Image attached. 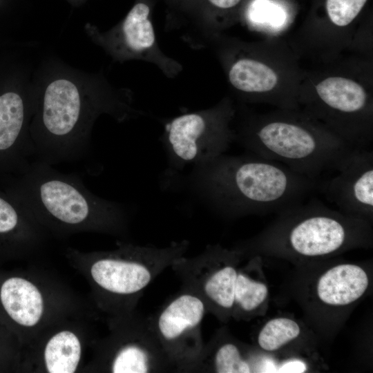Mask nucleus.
I'll list each match as a JSON object with an SVG mask.
<instances>
[{
    "instance_id": "1a4fd4ad",
    "label": "nucleus",
    "mask_w": 373,
    "mask_h": 373,
    "mask_svg": "<svg viewBox=\"0 0 373 373\" xmlns=\"http://www.w3.org/2000/svg\"><path fill=\"white\" fill-rule=\"evenodd\" d=\"M152 6L151 0H137L125 18L111 32L112 44L126 57L154 64L166 75L173 77L182 67L167 57L157 44L151 21Z\"/></svg>"
},
{
    "instance_id": "423d86ee",
    "label": "nucleus",
    "mask_w": 373,
    "mask_h": 373,
    "mask_svg": "<svg viewBox=\"0 0 373 373\" xmlns=\"http://www.w3.org/2000/svg\"><path fill=\"white\" fill-rule=\"evenodd\" d=\"M226 61L228 81L247 99L279 108H299L298 75L284 62L251 49L236 50Z\"/></svg>"
},
{
    "instance_id": "f3484780",
    "label": "nucleus",
    "mask_w": 373,
    "mask_h": 373,
    "mask_svg": "<svg viewBox=\"0 0 373 373\" xmlns=\"http://www.w3.org/2000/svg\"><path fill=\"white\" fill-rule=\"evenodd\" d=\"M300 334V327L293 320L277 318L268 321L260 330L258 341L261 348L274 351Z\"/></svg>"
},
{
    "instance_id": "2eb2a0df",
    "label": "nucleus",
    "mask_w": 373,
    "mask_h": 373,
    "mask_svg": "<svg viewBox=\"0 0 373 373\" xmlns=\"http://www.w3.org/2000/svg\"><path fill=\"white\" fill-rule=\"evenodd\" d=\"M81 345L77 336L70 331L54 335L48 342L44 358L50 373H73L79 364Z\"/></svg>"
},
{
    "instance_id": "f257e3e1",
    "label": "nucleus",
    "mask_w": 373,
    "mask_h": 373,
    "mask_svg": "<svg viewBox=\"0 0 373 373\" xmlns=\"http://www.w3.org/2000/svg\"><path fill=\"white\" fill-rule=\"evenodd\" d=\"M188 183L205 204L229 216L282 211L303 202L319 185L279 162L248 152L224 153L193 166Z\"/></svg>"
},
{
    "instance_id": "6ab92c4d",
    "label": "nucleus",
    "mask_w": 373,
    "mask_h": 373,
    "mask_svg": "<svg viewBox=\"0 0 373 373\" xmlns=\"http://www.w3.org/2000/svg\"><path fill=\"white\" fill-rule=\"evenodd\" d=\"M267 294L268 289L264 283L254 280L245 274H238L234 304L242 309L247 312L255 309L265 301Z\"/></svg>"
},
{
    "instance_id": "6e6552de",
    "label": "nucleus",
    "mask_w": 373,
    "mask_h": 373,
    "mask_svg": "<svg viewBox=\"0 0 373 373\" xmlns=\"http://www.w3.org/2000/svg\"><path fill=\"white\" fill-rule=\"evenodd\" d=\"M335 176L320 183L327 198L343 214L361 220L373 212V151L351 148L335 168Z\"/></svg>"
},
{
    "instance_id": "f8f14e48",
    "label": "nucleus",
    "mask_w": 373,
    "mask_h": 373,
    "mask_svg": "<svg viewBox=\"0 0 373 373\" xmlns=\"http://www.w3.org/2000/svg\"><path fill=\"white\" fill-rule=\"evenodd\" d=\"M368 284V276L361 267L352 264L339 265L321 276L317 284V294L325 304L346 305L361 298Z\"/></svg>"
},
{
    "instance_id": "4468645a",
    "label": "nucleus",
    "mask_w": 373,
    "mask_h": 373,
    "mask_svg": "<svg viewBox=\"0 0 373 373\" xmlns=\"http://www.w3.org/2000/svg\"><path fill=\"white\" fill-rule=\"evenodd\" d=\"M26 106L22 97L15 92L0 95V152L17 150L21 156L33 157L31 141L23 135ZM31 161V160H30Z\"/></svg>"
},
{
    "instance_id": "dca6fc26",
    "label": "nucleus",
    "mask_w": 373,
    "mask_h": 373,
    "mask_svg": "<svg viewBox=\"0 0 373 373\" xmlns=\"http://www.w3.org/2000/svg\"><path fill=\"white\" fill-rule=\"evenodd\" d=\"M237 275L232 266H225L212 272L203 280L204 295L223 309L231 308L234 305Z\"/></svg>"
},
{
    "instance_id": "9d476101",
    "label": "nucleus",
    "mask_w": 373,
    "mask_h": 373,
    "mask_svg": "<svg viewBox=\"0 0 373 373\" xmlns=\"http://www.w3.org/2000/svg\"><path fill=\"white\" fill-rule=\"evenodd\" d=\"M146 263L139 260L102 258L93 263L90 272L93 280L103 289L115 294H131L141 291L153 278L152 270L145 265Z\"/></svg>"
},
{
    "instance_id": "aec40b11",
    "label": "nucleus",
    "mask_w": 373,
    "mask_h": 373,
    "mask_svg": "<svg viewBox=\"0 0 373 373\" xmlns=\"http://www.w3.org/2000/svg\"><path fill=\"white\" fill-rule=\"evenodd\" d=\"M243 0H186L182 9L203 23L214 22L222 14L235 9Z\"/></svg>"
},
{
    "instance_id": "4be33fe9",
    "label": "nucleus",
    "mask_w": 373,
    "mask_h": 373,
    "mask_svg": "<svg viewBox=\"0 0 373 373\" xmlns=\"http://www.w3.org/2000/svg\"><path fill=\"white\" fill-rule=\"evenodd\" d=\"M214 367L219 373H248L251 368L243 359L238 348L233 344L222 345L214 356Z\"/></svg>"
},
{
    "instance_id": "5701e85b",
    "label": "nucleus",
    "mask_w": 373,
    "mask_h": 373,
    "mask_svg": "<svg viewBox=\"0 0 373 373\" xmlns=\"http://www.w3.org/2000/svg\"><path fill=\"white\" fill-rule=\"evenodd\" d=\"M26 213V211L22 213L19 208L0 196V236L8 235L21 229Z\"/></svg>"
},
{
    "instance_id": "f03ea898",
    "label": "nucleus",
    "mask_w": 373,
    "mask_h": 373,
    "mask_svg": "<svg viewBox=\"0 0 373 373\" xmlns=\"http://www.w3.org/2000/svg\"><path fill=\"white\" fill-rule=\"evenodd\" d=\"M236 132L245 150L318 183L352 148L302 109L278 108L250 117Z\"/></svg>"
},
{
    "instance_id": "ddd939ff",
    "label": "nucleus",
    "mask_w": 373,
    "mask_h": 373,
    "mask_svg": "<svg viewBox=\"0 0 373 373\" xmlns=\"http://www.w3.org/2000/svg\"><path fill=\"white\" fill-rule=\"evenodd\" d=\"M205 305L198 296L183 294L173 299L160 313L157 323L160 336L174 342L197 328L204 315Z\"/></svg>"
},
{
    "instance_id": "9b49d317",
    "label": "nucleus",
    "mask_w": 373,
    "mask_h": 373,
    "mask_svg": "<svg viewBox=\"0 0 373 373\" xmlns=\"http://www.w3.org/2000/svg\"><path fill=\"white\" fill-rule=\"evenodd\" d=\"M0 306L12 321L26 327L39 322L44 308L41 294L36 286L17 276L1 281Z\"/></svg>"
},
{
    "instance_id": "a211bd4d",
    "label": "nucleus",
    "mask_w": 373,
    "mask_h": 373,
    "mask_svg": "<svg viewBox=\"0 0 373 373\" xmlns=\"http://www.w3.org/2000/svg\"><path fill=\"white\" fill-rule=\"evenodd\" d=\"M151 368V355L147 348L131 344L117 352L113 359L111 370L114 373H146Z\"/></svg>"
},
{
    "instance_id": "0eeeda50",
    "label": "nucleus",
    "mask_w": 373,
    "mask_h": 373,
    "mask_svg": "<svg viewBox=\"0 0 373 373\" xmlns=\"http://www.w3.org/2000/svg\"><path fill=\"white\" fill-rule=\"evenodd\" d=\"M285 245L298 254L314 257L334 253L349 243L361 220L334 211L312 199L286 209Z\"/></svg>"
},
{
    "instance_id": "20e7f679",
    "label": "nucleus",
    "mask_w": 373,
    "mask_h": 373,
    "mask_svg": "<svg viewBox=\"0 0 373 373\" xmlns=\"http://www.w3.org/2000/svg\"><path fill=\"white\" fill-rule=\"evenodd\" d=\"M299 108L352 148H369L372 142V98L358 80L340 75L323 77L314 87L300 88Z\"/></svg>"
},
{
    "instance_id": "b1692460",
    "label": "nucleus",
    "mask_w": 373,
    "mask_h": 373,
    "mask_svg": "<svg viewBox=\"0 0 373 373\" xmlns=\"http://www.w3.org/2000/svg\"><path fill=\"white\" fill-rule=\"evenodd\" d=\"M306 365L300 361H292L285 363L278 370L279 372L302 373L305 372Z\"/></svg>"
},
{
    "instance_id": "393cba45",
    "label": "nucleus",
    "mask_w": 373,
    "mask_h": 373,
    "mask_svg": "<svg viewBox=\"0 0 373 373\" xmlns=\"http://www.w3.org/2000/svg\"><path fill=\"white\" fill-rule=\"evenodd\" d=\"M169 3L172 5H176L180 8H182L183 4L186 0H166Z\"/></svg>"
},
{
    "instance_id": "412c9836",
    "label": "nucleus",
    "mask_w": 373,
    "mask_h": 373,
    "mask_svg": "<svg viewBox=\"0 0 373 373\" xmlns=\"http://www.w3.org/2000/svg\"><path fill=\"white\" fill-rule=\"evenodd\" d=\"M367 0H326L325 8L330 22L339 28L350 25Z\"/></svg>"
},
{
    "instance_id": "39448f33",
    "label": "nucleus",
    "mask_w": 373,
    "mask_h": 373,
    "mask_svg": "<svg viewBox=\"0 0 373 373\" xmlns=\"http://www.w3.org/2000/svg\"><path fill=\"white\" fill-rule=\"evenodd\" d=\"M236 109L224 99L216 106L182 114L164 126L162 142L170 167L182 170L211 161L225 153L236 141L231 128Z\"/></svg>"
},
{
    "instance_id": "7ed1b4c3",
    "label": "nucleus",
    "mask_w": 373,
    "mask_h": 373,
    "mask_svg": "<svg viewBox=\"0 0 373 373\" xmlns=\"http://www.w3.org/2000/svg\"><path fill=\"white\" fill-rule=\"evenodd\" d=\"M21 170L17 198L30 217L63 227L108 229L126 216L124 204L95 195L76 173H63L34 160Z\"/></svg>"
}]
</instances>
